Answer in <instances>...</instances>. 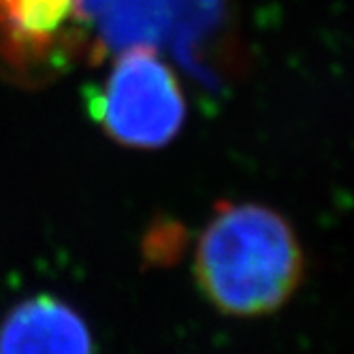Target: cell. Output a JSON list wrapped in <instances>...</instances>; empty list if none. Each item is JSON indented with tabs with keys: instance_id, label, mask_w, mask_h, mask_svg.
Listing matches in <instances>:
<instances>
[{
	"instance_id": "1",
	"label": "cell",
	"mask_w": 354,
	"mask_h": 354,
	"mask_svg": "<svg viewBox=\"0 0 354 354\" xmlns=\"http://www.w3.org/2000/svg\"><path fill=\"white\" fill-rule=\"evenodd\" d=\"M303 265L290 222L259 203L222 205L194 250L201 292L216 310L237 318L286 306L301 284Z\"/></svg>"
},
{
	"instance_id": "2",
	"label": "cell",
	"mask_w": 354,
	"mask_h": 354,
	"mask_svg": "<svg viewBox=\"0 0 354 354\" xmlns=\"http://www.w3.org/2000/svg\"><path fill=\"white\" fill-rule=\"evenodd\" d=\"M80 15L100 47L169 49L196 80L218 84L212 56L224 28V0H80Z\"/></svg>"
},
{
	"instance_id": "3",
	"label": "cell",
	"mask_w": 354,
	"mask_h": 354,
	"mask_svg": "<svg viewBox=\"0 0 354 354\" xmlns=\"http://www.w3.org/2000/svg\"><path fill=\"white\" fill-rule=\"evenodd\" d=\"M90 107L113 141L137 149L165 147L186 120L180 80L158 49L145 45L118 52Z\"/></svg>"
},
{
	"instance_id": "4",
	"label": "cell",
	"mask_w": 354,
	"mask_h": 354,
	"mask_svg": "<svg viewBox=\"0 0 354 354\" xmlns=\"http://www.w3.org/2000/svg\"><path fill=\"white\" fill-rule=\"evenodd\" d=\"M86 35L80 0H0V54L17 66L45 64Z\"/></svg>"
},
{
	"instance_id": "5",
	"label": "cell",
	"mask_w": 354,
	"mask_h": 354,
	"mask_svg": "<svg viewBox=\"0 0 354 354\" xmlns=\"http://www.w3.org/2000/svg\"><path fill=\"white\" fill-rule=\"evenodd\" d=\"M0 354H94V339L77 310L54 295H37L0 322Z\"/></svg>"
}]
</instances>
